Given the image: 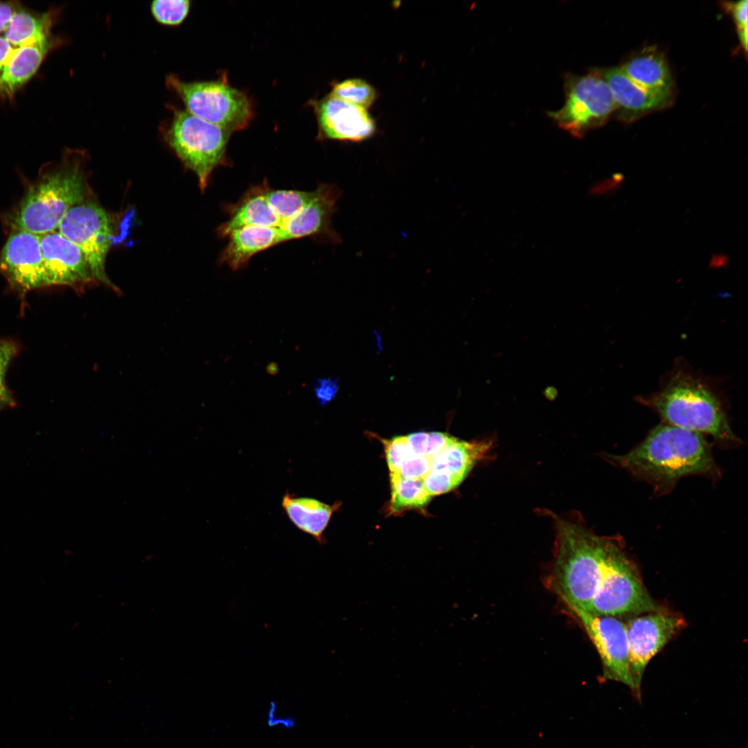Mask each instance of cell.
Returning <instances> with one entry per match:
<instances>
[{
  "label": "cell",
  "mask_w": 748,
  "mask_h": 748,
  "mask_svg": "<svg viewBox=\"0 0 748 748\" xmlns=\"http://www.w3.org/2000/svg\"><path fill=\"white\" fill-rule=\"evenodd\" d=\"M341 190L321 184L313 190L276 189L267 179L251 186L235 203L232 218L238 227L275 229L281 242L319 238L337 244L341 238L332 226Z\"/></svg>",
  "instance_id": "6da1fadb"
},
{
  "label": "cell",
  "mask_w": 748,
  "mask_h": 748,
  "mask_svg": "<svg viewBox=\"0 0 748 748\" xmlns=\"http://www.w3.org/2000/svg\"><path fill=\"white\" fill-rule=\"evenodd\" d=\"M612 465L649 483L659 495L669 493L682 478L722 477L711 447L702 434L665 422L625 454H605Z\"/></svg>",
  "instance_id": "7a4b0ae2"
},
{
  "label": "cell",
  "mask_w": 748,
  "mask_h": 748,
  "mask_svg": "<svg viewBox=\"0 0 748 748\" xmlns=\"http://www.w3.org/2000/svg\"><path fill=\"white\" fill-rule=\"evenodd\" d=\"M555 528L549 587L564 607L587 610L607 562L619 542L597 535L581 521L558 517Z\"/></svg>",
  "instance_id": "3957f363"
},
{
  "label": "cell",
  "mask_w": 748,
  "mask_h": 748,
  "mask_svg": "<svg viewBox=\"0 0 748 748\" xmlns=\"http://www.w3.org/2000/svg\"><path fill=\"white\" fill-rule=\"evenodd\" d=\"M641 400L665 423L709 435L720 446L736 447L742 444L718 398L692 376L677 374L661 391Z\"/></svg>",
  "instance_id": "277c9868"
},
{
  "label": "cell",
  "mask_w": 748,
  "mask_h": 748,
  "mask_svg": "<svg viewBox=\"0 0 748 748\" xmlns=\"http://www.w3.org/2000/svg\"><path fill=\"white\" fill-rule=\"evenodd\" d=\"M51 168L28 189L16 208L8 216L12 230L38 235L55 231L66 212L84 200L83 172L73 154Z\"/></svg>",
  "instance_id": "5b68a950"
},
{
  "label": "cell",
  "mask_w": 748,
  "mask_h": 748,
  "mask_svg": "<svg viewBox=\"0 0 748 748\" xmlns=\"http://www.w3.org/2000/svg\"><path fill=\"white\" fill-rule=\"evenodd\" d=\"M231 132L186 110H175L165 132L167 143L196 175L204 192L213 172L229 165L226 148Z\"/></svg>",
  "instance_id": "8992f818"
},
{
  "label": "cell",
  "mask_w": 748,
  "mask_h": 748,
  "mask_svg": "<svg viewBox=\"0 0 748 748\" xmlns=\"http://www.w3.org/2000/svg\"><path fill=\"white\" fill-rule=\"evenodd\" d=\"M564 103L548 116L558 127L576 138L605 125L615 112L611 91L600 69L564 77Z\"/></svg>",
  "instance_id": "52a82bcc"
},
{
  "label": "cell",
  "mask_w": 748,
  "mask_h": 748,
  "mask_svg": "<svg viewBox=\"0 0 748 748\" xmlns=\"http://www.w3.org/2000/svg\"><path fill=\"white\" fill-rule=\"evenodd\" d=\"M166 84L187 112L231 133L247 127L253 117L247 96L222 81L185 82L170 75Z\"/></svg>",
  "instance_id": "ba28073f"
},
{
  "label": "cell",
  "mask_w": 748,
  "mask_h": 748,
  "mask_svg": "<svg viewBox=\"0 0 748 748\" xmlns=\"http://www.w3.org/2000/svg\"><path fill=\"white\" fill-rule=\"evenodd\" d=\"M661 610L643 585L635 564L618 544L610 555L586 611L617 617Z\"/></svg>",
  "instance_id": "9c48e42d"
},
{
  "label": "cell",
  "mask_w": 748,
  "mask_h": 748,
  "mask_svg": "<svg viewBox=\"0 0 748 748\" xmlns=\"http://www.w3.org/2000/svg\"><path fill=\"white\" fill-rule=\"evenodd\" d=\"M56 231L81 249L96 282L116 289L105 269L112 237L111 220L100 206L85 199L74 205Z\"/></svg>",
  "instance_id": "30bf717a"
},
{
  "label": "cell",
  "mask_w": 748,
  "mask_h": 748,
  "mask_svg": "<svg viewBox=\"0 0 748 748\" xmlns=\"http://www.w3.org/2000/svg\"><path fill=\"white\" fill-rule=\"evenodd\" d=\"M565 607L596 649L603 664V677L623 683L634 691L626 624L620 617L598 614L574 607Z\"/></svg>",
  "instance_id": "8fae6325"
},
{
  "label": "cell",
  "mask_w": 748,
  "mask_h": 748,
  "mask_svg": "<svg viewBox=\"0 0 748 748\" xmlns=\"http://www.w3.org/2000/svg\"><path fill=\"white\" fill-rule=\"evenodd\" d=\"M684 625L682 616L664 609L637 615L626 624L630 670L636 695L648 664Z\"/></svg>",
  "instance_id": "7c38bea8"
},
{
  "label": "cell",
  "mask_w": 748,
  "mask_h": 748,
  "mask_svg": "<svg viewBox=\"0 0 748 748\" xmlns=\"http://www.w3.org/2000/svg\"><path fill=\"white\" fill-rule=\"evenodd\" d=\"M0 271L21 291L48 286L40 235L12 230L0 252Z\"/></svg>",
  "instance_id": "4fadbf2b"
},
{
  "label": "cell",
  "mask_w": 748,
  "mask_h": 748,
  "mask_svg": "<svg viewBox=\"0 0 748 748\" xmlns=\"http://www.w3.org/2000/svg\"><path fill=\"white\" fill-rule=\"evenodd\" d=\"M48 285L82 290L96 282L81 249L57 231L40 235Z\"/></svg>",
  "instance_id": "5bb4252c"
},
{
  "label": "cell",
  "mask_w": 748,
  "mask_h": 748,
  "mask_svg": "<svg viewBox=\"0 0 748 748\" xmlns=\"http://www.w3.org/2000/svg\"><path fill=\"white\" fill-rule=\"evenodd\" d=\"M317 115L323 138L359 142L371 137L375 124L366 109L332 95L317 105Z\"/></svg>",
  "instance_id": "9a60e30c"
},
{
  "label": "cell",
  "mask_w": 748,
  "mask_h": 748,
  "mask_svg": "<svg viewBox=\"0 0 748 748\" xmlns=\"http://www.w3.org/2000/svg\"><path fill=\"white\" fill-rule=\"evenodd\" d=\"M610 91L615 112L622 121L633 122L670 105L673 93H664L643 89L632 81L620 69H600Z\"/></svg>",
  "instance_id": "2e32d148"
},
{
  "label": "cell",
  "mask_w": 748,
  "mask_h": 748,
  "mask_svg": "<svg viewBox=\"0 0 748 748\" xmlns=\"http://www.w3.org/2000/svg\"><path fill=\"white\" fill-rule=\"evenodd\" d=\"M60 44L53 36L45 40L16 47L0 72V100L11 99L36 73L48 53Z\"/></svg>",
  "instance_id": "e0dca14e"
},
{
  "label": "cell",
  "mask_w": 748,
  "mask_h": 748,
  "mask_svg": "<svg viewBox=\"0 0 748 748\" xmlns=\"http://www.w3.org/2000/svg\"><path fill=\"white\" fill-rule=\"evenodd\" d=\"M226 238L218 262L233 271L244 268L255 255L282 243L275 229L254 226L235 229Z\"/></svg>",
  "instance_id": "ac0fdd59"
},
{
  "label": "cell",
  "mask_w": 748,
  "mask_h": 748,
  "mask_svg": "<svg viewBox=\"0 0 748 748\" xmlns=\"http://www.w3.org/2000/svg\"><path fill=\"white\" fill-rule=\"evenodd\" d=\"M619 67L632 81L645 89L673 93L672 73L664 56L657 50H643Z\"/></svg>",
  "instance_id": "d6986e66"
},
{
  "label": "cell",
  "mask_w": 748,
  "mask_h": 748,
  "mask_svg": "<svg viewBox=\"0 0 748 748\" xmlns=\"http://www.w3.org/2000/svg\"><path fill=\"white\" fill-rule=\"evenodd\" d=\"M337 506H330L313 498L297 497L289 493L285 494L282 500V507L290 521L319 543L323 542V533Z\"/></svg>",
  "instance_id": "ffe728a7"
},
{
  "label": "cell",
  "mask_w": 748,
  "mask_h": 748,
  "mask_svg": "<svg viewBox=\"0 0 748 748\" xmlns=\"http://www.w3.org/2000/svg\"><path fill=\"white\" fill-rule=\"evenodd\" d=\"M56 14V10H32L19 2L2 36L15 47L48 39L53 36L51 28Z\"/></svg>",
  "instance_id": "44dd1931"
},
{
  "label": "cell",
  "mask_w": 748,
  "mask_h": 748,
  "mask_svg": "<svg viewBox=\"0 0 748 748\" xmlns=\"http://www.w3.org/2000/svg\"><path fill=\"white\" fill-rule=\"evenodd\" d=\"M492 445L488 439L465 441L456 438L443 452L432 458L431 470H444L462 482L473 467L487 457Z\"/></svg>",
  "instance_id": "7402d4cb"
},
{
  "label": "cell",
  "mask_w": 748,
  "mask_h": 748,
  "mask_svg": "<svg viewBox=\"0 0 748 748\" xmlns=\"http://www.w3.org/2000/svg\"><path fill=\"white\" fill-rule=\"evenodd\" d=\"M390 514L398 515L408 509L420 508L430 501L431 496L425 489L422 480L405 479L398 473L390 474Z\"/></svg>",
  "instance_id": "603a6c76"
},
{
  "label": "cell",
  "mask_w": 748,
  "mask_h": 748,
  "mask_svg": "<svg viewBox=\"0 0 748 748\" xmlns=\"http://www.w3.org/2000/svg\"><path fill=\"white\" fill-rule=\"evenodd\" d=\"M330 95L358 107L367 109L375 101L377 92L365 80L359 78H353L335 84Z\"/></svg>",
  "instance_id": "cb8c5ba5"
},
{
  "label": "cell",
  "mask_w": 748,
  "mask_h": 748,
  "mask_svg": "<svg viewBox=\"0 0 748 748\" xmlns=\"http://www.w3.org/2000/svg\"><path fill=\"white\" fill-rule=\"evenodd\" d=\"M190 8L188 0H156L150 10L155 20L163 25L177 26L186 18Z\"/></svg>",
  "instance_id": "d4e9b609"
},
{
  "label": "cell",
  "mask_w": 748,
  "mask_h": 748,
  "mask_svg": "<svg viewBox=\"0 0 748 748\" xmlns=\"http://www.w3.org/2000/svg\"><path fill=\"white\" fill-rule=\"evenodd\" d=\"M17 350L16 344L12 340L0 339V411L14 404V400L6 384L5 377Z\"/></svg>",
  "instance_id": "484cf974"
},
{
  "label": "cell",
  "mask_w": 748,
  "mask_h": 748,
  "mask_svg": "<svg viewBox=\"0 0 748 748\" xmlns=\"http://www.w3.org/2000/svg\"><path fill=\"white\" fill-rule=\"evenodd\" d=\"M382 441L390 474L398 473L402 463L413 455L406 436H398Z\"/></svg>",
  "instance_id": "4316f807"
},
{
  "label": "cell",
  "mask_w": 748,
  "mask_h": 748,
  "mask_svg": "<svg viewBox=\"0 0 748 748\" xmlns=\"http://www.w3.org/2000/svg\"><path fill=\"white\" fill-rule=\"evenodd\" d=\"M423 485L431 496L444 494L456 488L461 481L449 472L431 470L422 479Z\"/></svg>",
  "instance_id": "83f0119b"
},
{
  "label": "cell",
  "mask_w": 748,
  "mask_h": 748,
  "mask_svg": "<svg viewBox=\"0 0 748 748\" xmlns=\"http://www.w3.org/2000/svg\"><path fill=\"white\" fill-rule=\"evenodd\" d=\"M747 0L738 2H724L723 6L730 13L736 24L739 41L747 55Z\"/></svg>",
  "instance_id": "f1b7e54d"
},
{
  "label": "cell",
  "mask_w": 748,
  "mask_h": 748,
  "mask_svg": "<svg viewBox=\"0 0 748 748\" xmlns=\"http://www.w3.org/2000/svg\"><path fill=\"white\" fill-rule=\"evenodd\" d=\"M431 468V458L427 456L411 455L402 463L398 474L405 479L422 480Z\"/></svg>",
  "instance_id": "f546056e"
},
{
  "label": "cell",
  "mask_w": 748,
  "mask_h": 748,
  "mask_svg": "<svg viewBox=\"0 0 748 748\" xmlns=\"http://www.w3.org/2000/svg\"><path fill=\"white\" fill-rule=\"evenodd\" d=\"M312 387L319 404L324 407L337 396L339 389V379L332 377L317 378Z\"/></svg>",
  "instance_id": "4dcf8cb0"
},
{
  "label": "cell",
  "mask_w": 748,
  "mask_h": 748,
  "mask_svg": "<svg viewBox=\"0 0 748 748\" xmlns=\"http://www.w3.org/2000/svg\"><path fill=\"white\" fill-rule=\"evenodd\" d=\"M455 439V437L450 436L447 433L428 432L426 456L431 458H434L443 452Z\"/></svg>",
  "instance_id": "1f68e13d"
},
{
  "label": "cell",
  "mask_w": 748,
  "mask_h": 748,
  "mask_svg": "<svg viewBox=\"0 0 748 748\" xmlns=\"http://www.w3.org/2000/svg\"><path fill=\"white\" fill-rule=\"evenodd\" d=\"M428 432L418 431L406 436L409 448L413 455L426 456Z\"/></svg>",
  "instance_id": "d6a6232c"
},
{
  "label": "cell",
  "mask_w": 748,
  "mask_h": 748,
  "mask_svg": "<svg viewBox=\"0 0 748 748\" xmlns=\"http://www.w3.org/2000/svg\"><path fill=\"white\" fill-rule=\"evenodd\" d=\"M19 1H0V34L8 26Z\"/></svg>",
  "instance_id": "836d02e7"
},
{
  "label": "cell",
  "mask_w": 748,
  "mask_h": 748,
  "mask_svg": "<svg viewBox=\"0 0 748 748\" xmlns=\"http://www.w3.org/2000/svg\"><path fill=\"white\" fill-rule=\"evenodd\" d=\"M16 47L0 35V72Z\"/></svg>",
  "instance_id": "e575fe53"
},
{
  "label": "cell",
  "mask_w": 748,
  "mask_h": 748,
  "mask_svg": "<svg viewBox=\"0 0 748 748\" xmlns=\"http://www.w3.org/2000/svg\"><path fill=\"white\" fill-rule=\"evenodd\" d=\"M266 372L271 376H274L278 374L279 371L278 365L274 362H270L266 366Z\"/></svg>",
  "instance_id": "d590c367"
}]
</instances>
